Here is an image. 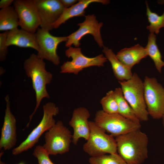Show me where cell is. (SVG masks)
<instances>
[{"label":"cell","instance_id":"cell-1","mask_svg":"<svg viewBox=\"0 0 164 164\" xmlns=\"http://www.w3.org/2000/svg\"><path fill=\"white\" fill-rule=\"evenodd\" d=\"M115 139L117 153L126 164H141L148 158L149 138L140 129Z\"/></svg>","mask_w":164,"mask_h":164},{"label":"cell","instance_id":"cell-2","mask_svg":"<svg viewBox=\"0 0 164 164\" xmlns=\"http://www.w3.org/2000/svg\"><path fill=\"white\" fill-rule=\"evenodd\" d=\"M26 73L32 81V87L34 90L36 104L35 109L29 117V121L26 126L28 127L31 121L38 109L42 100L44 98H49L50 95L46 89L47 84L52 80V74L47 71L46 63L37 54H32L23 63Z\"/></svg>","mask_w":164,"mask_h":164},{"label":"cell","instance_id":"cell-3","mask_svg":"<svg viewBox=\"0 0 164 164\" xmlns=\"http://www.w3.org/2000/svg\"><path fill=\"white\" fill-rule=\"evenodd\" d=\"M123 96L140 121H146L149 114L144 95L143 82L135 73L129 79L118 81Z\"/></svg>","mask_w":164,"mask_h":164},{"label":"cell","instance_id":"cell-4","mask_svg":"<svg viewBox=\"0 0 164 164\" xmlns=\"http://www.w3.org/2000/svg\"><path fill=\"white\" fill-rule=\"evenodd\" d=\"M90 132L83 145L84 151L91 157L117 153L115 138L98 126L94 121H89Z\"/></svg>","mask_w":164,"mask_h":164},{"label":"cell","instance_id":"cell-5","mask_svg":"<svg viewBox=\"0 0 164 164\" xmlns=\"http://www.w3.org/2000/svg\"><path fill=\"white\" fill-rule=\"evenodd\" d=\"M43 108V114L40 122L25 140L12 149V153L14 155L19 154L32 148L38 142L42 135L56 123L53 117L58 114V108L53 103L49 102L44 105Z\"/></svg>","mask_w":164,"mask_h":164},{"label":"cell","instance_id":"cell-6","mask_svg":"<svg viewBox=\"0 0 164 164\" xmlns=\"http://www.w3.org/2000/svg\"><path fill=\"white\" fill-rule=\"evenodd\" d=\"M94 121L99 127L115 137L141 127L140 123L132 121L119 114H108L102 110L97 112Z\"/></svg>","mask_w":164,"mask_h":164},{"label":"cell","instance_id":"cell-7","mask_svg":"<svg viewBox=\"0 0 164 164\" xmlns=\"http://www.w3.org/2000/svg\"><path fill=\"white\" fill-rule=\"evenodd\" d=\"M44 148L50 155H56L68 152L72 135L62 121H59L44 135Z\"/></svg>","mask_w":164,"mask_h":164},{"label":"cell","instance_id":"cell-8","mask_svg":"<svg viewBox=\"0 0 164 164\" xmlns=\"http://www.w3.org/2000/svg\"><path fill=\"white\" fill-rule=\"evenodd\" d=\"M66 56L71 58V61L64 63L60 67L61 73H78L84 69L92 66L102 67L107 61V59L103 54L93 57L84 56L80 47H70L65 51Z\"/></svg>","mask_w":164,"mask_h":164},{"label":"cell","instance_id":"cell-9","mask_svg":"<svg viewBox=\"0 0 164 164\" xmlns=\"http://www.w3.org/2000/svg\"><path fill=\"white\" fill-rule=\"evenodd\" d=\"M143 83L145 100L149 115L154 119H160L164 108V88L154 77L145 76Z\"/></svg>","mask_w":164,"mask_h":164},{"label":"cell","instance_id":"cell-10","mask_svg":"<svg viewBox=\"0 0 164 164\" xmlns=\"http://www.w3.org/2000/svg\"><path fill=\"white\" fill-rule=\"evenodd\" d=\"M49 31L38 28L36 33L39 46L37 55L40 58L50 61L56 65L60 63V59L56 50L58 45L66 42L67 36H56L52 35Z\"/></svg>","mask_w":164,"mask_h":164},{"label":"cell","instance_id":"cell-11","mask_svg":"<svg viewBox=\"0 0 164 164\" xmlns=\"http://www.w3.org/2000/svg\"><path fill=\"white\" fill-rule=\"evenodd\" d=\"M85 17V19L83 22L77 24L79 26L78 29L67 36L65 46L69 48L73 45L75 47H78L80 45V41L82 37L90 34L93 36L98 45L101 48L103 47V42L100 32L103 23L99 22L94 14L88 15Z\"/></svg>","mask_w":164,"mask_h":164},{"label":"cell","instance_id":"cell-12","mask_svg":"<svg viewBox=\"0 0 164 164\" xmlns=\"http://www.w3.org/2000/svg\"><path fill=\"white\" fill-rule=\"evenodd\" d=\"M21 29L36 33L41 22L34 0H15L13 2Z\"/></svg>","mask_w":164,"mask_h":164},{"label":"cell","instance_id":"cell-13","mask_svg":"<svg viewBox=\"0 0 164 164\" xmlns=\"http://www.w3.org/2000/svg\"><path fill=\"white\" fill-rule=\"evenodd\" d=\"M34 0L40 20V28L52 30L65 8L60 0Z\"/></svg>","mask_w":164,"mask_h":164},{"label":"cell","instance_id":"cell-14","mask_svg":"<svg viewBox=\"0 0 164 164\" xmlns=\"http://www.w3.org/2000/svg\"><path fill=\"white\" fill-rule=\"evenodd\" d=\"M6 108L0 139V149L9 150L15 145L17 141L16 119L10 109L8 95L5 97Z\"/></svg>","mask_w":164,"mask_h":164},{"label":"cell","instance_id":"cell-15","mask_svg":"<svg viewBox=\"0 0 164 164\" xmlns=\"http://www.w3.org/2000/svg\"><path fill=\"white\" fill-rule=\"evenodd\" d=\"M90 116L89 111L84 107L77 108L73 111L69 124L73 129L72 142L74 145H77L80 138L88 139L90 132L88 121Z\"/></svg>","mask_w":164,"mask_h":164},{"label":"cell","instance_id":"cell-16","mask_svg":"<svg viewBox=\"0 0 164 164\" xmlns=\"http://www.w3.org/2000/svg\"><path fill=\"white\" fill-rule=\"evenodd\" d=\"M8 46H15L22 48H30L38 52L39 46L36 33L18 28L8 31L7 40Z\"/></svg>","mask_w":164,"mask_h":164},{"label":"cell","instance_id":"cell-17","mask_svg":"<svg viewBox=\"0 0 164 164\" xmlns=\"http://www.w3.org/2000/svg\"><path fill=\"white\" fill-rule=\"evenodd\" d=\"M108 0H80L70 7L65 8L62 13L54 23V28H58L68 19L77 16H85V10L91 3H100L104 5L109 3Z\"/></svg>","mask_w":164,"mask_h":164},{"label":"cell","instance_id":"cell-18","mask_svg":"<svg viewBox=\"0 0 164 164\" xmlns=\"http://www.w3.org/2000/svg\"><path fill=\"white\" fill-rule=\"evenodd\" d=\"M116 56L121 62L132 69L134 66L146 58L148 55L145 48L138 44L121 50Z\"/></svg>","mask_w":164,"mask_h":164},{"label":"cell","instance_id":"cell-19","mask_svg":"<svg viewBox=\"0 0 164 164\" xmlns=\"http://www.w3.org/2000/svg\"><path fill=\"white\" fill-rule=\"evenodd\" d=\"M102 52L111 63L114 75L118 81L127 80L131 78L133 74L131 69L121 62L111 49L104 46Z\"/></svg>","mask_w":164,"mask_h":164},{"label":"cell","instance_id":"cell-20","mask_svg":"<svg viewBox=\"0 0 164 164\" xmlns=\"http://www.w3.org/2000/svg\"><path fill=\"white\" fill-rule=\"evenodd\" d=\"M19 26L17 14L13 6L0 10V31H8L18 28Z\"/></svg>","mask_w":164,"mask_h":164},{"label":"cell","instance_id":"cell-21","mask_svg":"<svg viewBox=\"0 0 164 164\" xmlns=\"http://www.w3.org/2000/svg\"><path fill=\"white\" fill-rule=\"evenodd\" d=\"M114 92L118 104V114L132 121L140 123V121L125 99L121 87L116 88Z\"/></svg>","mask_w":164,"mask_h":164},{"label":"cell","instance_id":"cell-22","mask_svg":"<svg viewBox=\"0 0 164 164\" xmlns=\"http://www.w3.org/2000/svg\"><path fill=\"white\" fill-rule=\"evenodd\" d=\"M156 40L155 34L150 33L148 36L147 43L145 48L148 56L152 60L156 69L161 73L162 68L164 66V62L162 60V56L156 44Z\"/></svg>","mask_w":164,"mask_h":164},{"label":"cell","instance_id":"cell-23","mask_svg":"<svg viewBox=\"0 0 164 164\" xmlns=\"http://www.w3.org/2000/svg\"><path fill=\"white\" fill-rule=\"evenodd\" d=\"M146 15L149 25L146 27V29L150 33L158 34L160 29L164 27V12L160 15L156 13L152 12L150 9L147 2L146 1Z\"/></svg>","mask_w":164,"mask_h":164},{"label":"cell","instance_id":"cell-24","mask_svg":"<svg viewBox=\"0 0 164 164\" xmlns=\"http://www.w3.org/2000/svg\"><path fill=\"white\" fill-rule=\"evenodd\" d=\"M100 104L104 112L110 114H118V106L114 91H108L101 99Z\"/></svg>","mask_w":164,"mask_h":164},{"label":"cell","instance_id":"cell-25","mask_svg":"<svg viewBox=\"0 0 164 164\" xmlns=\"http://www.w3.org/2000/svg\"><path fill=\"white\" fill-rule=\"evenodd\" d=\"M89 162L90 164H126L117 153L91 157Z\"/></svg>","mask_w":164,"mask_h":164},{"label":"cell","instance_id":"cell-26","mask_svg":"<svg viewBox=\"0 0 164 164\" xmlns=\"http://www.w3.org/2000/svg\"><path fill=\"white\" fill-rule=\"evenodd\" d=\"M32 154L37 159L38 164H54L49 158L50 155L43 146H36Z\"/></svg>","mask_w":164,"mask_h":164},{"label":"cell","instance_id":"cell-27","mask_svg":"<svg viewBox=\"0 0 164 164\" xmlns=\"http://www.w3.org/2000/svg\"><path fill=\"white\" fill-rule=\"evenodd\" d=\"M8 31L0 33V60L3 61L6 59L8 53V46L6 40Z\"/></svg>","mask_w":164,"mask_h":164},{"label":"cell","instance_id":"cell-28","mask_svg":"<svg viewBox=\"0 0 164 164\" xmlns=\"http://www.w3.org/2000/svg\"><path fill=\"white\" fill-rule=\"evenodd\" d=\"M65 8L71 7L77 3L78 1L77 0H60Z\"/></svg>","mask_w":164,"mask_h":164},{"label":"cell","instance_id":"cell-29","mask_svg":"<svg viewBox=\"0 0 164 164\" xmlns=\"http://www.w3.org/2000/svg\"><path fill=\"white\" fill-rule=\"evenodd\" d=\"M14 1L13 0H1L0 1V8L2 9L11 6Z\"/></svg>","mask_w":164,"mask_h":164},{"label":"cell","instance_id":"cell-30","mask_svg":"<svg viewBox=\"0 0 164 164\" xmlns=\"http://www.w3.org/2000/svg\"><path fill=\"white\" fill-rule=\"evenodd\" d=\"M162 118L163 125V127L164 128V110H163V114H162Z\"/></svg>","mask_w":164,"mask_h":164},{"label":"cell","instance_id":"cell-31","mask_svg":"<svg viewBox=\"0 0 164 164\" xmlns=\"http://www.w3.org/2000/svg\"><path fill=\"white\" fill-rule=\"evenodd\" d=\"M158 3L159 4H164V0H159L158 2Z\"/></svg>","mask_w":164,"mask_h":164},{"label":"cell","instance_id":"cell-32","mask_svg":"<svg viewBox=\"0 0 164 164\" xmlns=\"http://www.w3.org/2000/svg\"><path fill=\"white\" fill-rule=\"evenodd\" d=\"M17 164H25L23 162H20Z\"/></svg>","mask_w":164,"mask_h":164}]
</instances>
